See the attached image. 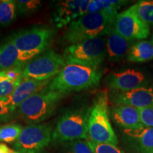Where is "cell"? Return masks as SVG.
Wrapping results in <instances>:
<instances>
[{
    "label": "cell",
    "mask_w": 153,
    "mask_h": 153,
    "mask_svg": "<svg viewBox=\"0 0 153 153\" xmlns=\"http://www.w3.org/2000/svg\"><path fill=\"white\" fill-rule=\"evenodd\" d=\"M116 17L104 12L84 15L69 24L62 36L63 42L70 45L108 36L114 28Z\"/></svg>",
    "instance_id": "1"
},
{
    "label": "cell",
    "mask_w": 153,
    "mask_h": 153,
    "mask_svg": "<svg viewBox=\"0 0 153 153\" xmlns=\"http://www.w3.org/2000/svg\"><path fill=\"white\" fill-rule=\"evenodd\" d=\"M101 71L98 68L80 65H65L51 81L48 87L54 91L69 93L97 87L100 82Z\"/></svg>",
    "instance_id": "2"
},
{
    "label": "cell",
    "mask_w": 153,
    "mask_h": 153,
    "mask_svg": "<svg viewBox=\"0 0 153 153\" xmlns=\"http://www.w3.org/2000/svg\"><path fill=\"white\" fill-rule=\"evenodd\" d=\"M68 94L51 90L48 86L19 106L18 112L20 117L28 125L41 123L54 114L60 101Z\"/></svg>",
    "instance_id": "3"
},
{
    "label": "cell",
    "mask_w": 153,
    "mask_h": 153,
    "mask_svg": "<svg viewBox=\"0 0 153 153\" xmlns=\"http://www.w3.org/2000/svg\"><path fill=\"white\" fill-rule=\"evenodd\" d=\"M108 111L107 91H99L90 107L88 119V138L95 143L117 145L118 140L111 124Z\"/></svg>",
    "instance_id": "4"
},
{
    "label": "cell",
    "mask_w": 153,
    "mask_h": 153,
    "mask_svg": "<svg viewBox=\"0 0 153 153\" xmlns=\"http://www.w3.org/2000/svg\"><path fill=\"white\" fill-rule=\"evenodd\" d=\"M54 30L46 26H34L10 36L18 49L19 62L24 67L30 61L46 51L51 45Z\"/></svg>",
    "instance_id": "5"
},
{
    "label": "cell",
    "mask_w": 153,
    "mask_h": 153,
    "mask_svg": "<svg viewBox=\"0 0 153 153\" xmlns=\"http://www.w3.org/2000/svg\"><path fill=\"white\" fill-rule=\"evenodd\" d=\"M90 107L66 112L57 122L52 135L53 144L87 140Z\"/></svg>",
    "instance_id": "6"
},
{
    "label": "cell",
    "mask_w": 153,
    "mask_h": 153,
    "mask_svg": "<svg viewBox=\"0 0 153 153\" xmlns=\"http://www.w3.org/2000/svg\"><path fill=\"white\" fill-rule=\"evenodd\" d=\"M106 56V42L104 38L88 39L68 45L63 51L65 64H76L98 68Z\"/></svg>",
    "instance_id": "7"
},
{
    "label": "cell",
    "mask_w": 153,
    "mask_h": 153,
    "mask_svg": "<svg viewBox=\"0 0 153 153\" xmlns=\"http://www.w3.org/2000/svg\"><path fill=\"white\" fill-rule=\"evenodd\" d=\"M65 65L62 55L50 50L38 55L24 67L22 77L37 80L53 79Z\"/></svg>",
    "instance_id": "8"
},
{
    "label": "cell",
    "mask_w": 153,
    "mask_h": 153,
    "mask_svg": "<svg viewBox=\"0 0 153 153\" xmlns=\"http://www.w3.org/2000/svg\"><path fill=\"white\" fill-rule=\"evenodd\" d=\"M52 130L49 123L28 125L14 143V149L20 153H42L52 140Z\"/></svg>",
    "instance_id": "9"
},
{
    "label": "cell",
    "mask_w": 153,
    "mask_h": 153,
    "mask_svg": "<svg viewBox=\"0 0 153 153\" xmlns=\"http://www.w3.org/2000/svg\"><path fill=\"white\" fill-rule=\"evenodd\" d=\"M114 30L130 41H142L150 36V26L141 20L131 9L117 14Z\"/></svg>",
    "instance_id": "10"
},
{
    "label": "cell",
    "mask_w": 153,
    "mask_h": 153,
    "mask_svg": "<svg viewBox=\"0 0 153 153\" xmlns=\"http://www.w3.org/2000/svg\"><path fill=\"white\" fill-rule=\"evenodd\" d=\"M89 3L90 0L59 1L53 13V22L57 28H62L70 24L73 21L87 14Z\"/></svg>",
    "instance_id": "11"
},
{
    "label": "cell",
    "mask_w": 153,
    "mask_h": 153,
    "mask_svg": "<svg viewBox=\"0 0 153 153\" xmlns=\"http://www.w3.org/2000/svg\"><path fill=\"white\" fill-rule=\"evenodd\" d=\"M107 84L113 91H126L149 86V79L143 72L128 69L111 72L108 76Z\"/></svg>",
    "instance_id": "12"
},
{
    "label": "cell",
    "mask_w": 153,
    "mask_h": 153,
    "mask_svg": "<svg viewBox=\"0 0 153 153\" xmlns=\"http://www.w3.org/2000/svg\"><path fill=\"white\" fill-rule=\"evenodd\" d=\"M110 99L114 104L128 105L137 108L153 106V86L126 91H112Z\"/></svg>",
    "instance_id": "13"
},
{
    "label": "cell",
    "mask_w": 153,
    "mask_h": 153,
    "mask_svg": "<svg viewBox=\"0 0 153 153\" xmlns=\"http://www.w3.org/2000/svg\"><path fill=\"white\" fill-rule=\"evenodd\" d=\"M123 140L131 153L153 152V128L123 130Z\"/></svg>",
    "instance_id": "14"
},
{
    "label": "cell",
    "mask_w": 153,
    "mask_h": 153,
    "mask_svg": "<svg viewBox=\"0 0 153 153\" xmlns=\"http://www.w3.org/2000/svg\"><path fill=\"white\" fill-rule=\"evenodd\" d=\"M52 80L53 79L37 80L25 78L17 86L11 94L4 101H5L15 111L24 101L47 87Z\"/></svg>",
    "instance_id": "15"
},
{
    "label": "cell",
    "mask_w": 153,
    "mask_h": 153,
    "mask_svg": "<svg viewBox=\"0 0 153 153\" xmlns=\"http://www.w3.org/2000/svg\"><path fill=\"white\" fill-rule=\"evenodd\" d=\"M114 123L124 130L137 129L143 127L138 109L124 104H114L110 110Z\"/></svg>",
    "instance_id": "16"
},
{
    "label": "cell",
    "mask_w": 153,
    "mask_h": 153,
    "mask_svg": "<svg viewBox=\"0 0 153 153\" xmlns=\"http://www.w3.org/2000/svg\"><path fill=\"white\" fill-rule=\"evenodd\" d=\"M133 41L126 39L116 33L114 28L107 36L106 41V55L111 62H118L128 55Z\"/></svg>",
    "instance_id": "17"
},
{
    "label": "cell",
    "mask_w": 153,
    "mask_h": 153,
    "mask_svg": "<svg viewBox=\"0 0 153 153\" xmlns=\"http://www.w3.org/2000/svg\"><path fill=\"white\" fill-rule=\"evenodd\" d=\"M19 66L21 65L18 49L9 37L7 41L0 43V70L4 71Z\"/></svg>",
    "instance_id": "18"
},
{
    "label": "cell",
    "mask_w": 153,
    "mask_h": 153,
    "mask_svg": "<svg viewBox=\"0 0 153 153\" xmlns=\"http://www.w3.org/2000/svg\"><path fill=\"white\" fill-rule=\"evenodd\" d=\"M152 59V44L143 40L133 42L127 55V60L132 62H145Z\"/></svg>",
    "instance_id": "19"
},
{
    "label": "cell",
    "mask_w": 153,
    "mask_h": 153,
    "mask_svg": "<svg viewBox=\"0 0 153 153\" xmlns=\"http://www.w3.org/2000/svg\"><path fill=\"white\" fill-rule=\"evenodd\" d=\"M127 3V1L122 0H90L87 14L104 12L107 14L117 16L118 11Z\"/></svg>",
    "instance_id": "20"
},
{
    "label": "cell",
    "mask_w": 153,
    "mask_h": 153,
    "mask_svg": "<svg viewBox=\"0 0 153 153\" xmlns=\"http://www.w3.org/2000/svg\"><path fill=\"white\" fill-rule=\"evenodd\" d=\"M18 14L16 1H0V27H7L16 19Z\"/></svg>",
    "instance_id": "21"
},
{
    "label": "cell",
    "mask_w": 153,
    "mask_h": 153,
    "mask_svg": "<svg viewBox=\"0 0 153 153\" xmlns=\"http://www.w3.org/2000/svg\"><path fill=\"white\" fill-rule=\"evenodd\" d=\"M130 9L145 23L153 26V0L139 1Z\"/></svg>",
    "instance_id": "22"
},
{
    "label": "cell",
    "mask_w": 153,
    "mask_h": 153,
    "mask_svg": "<svg viewBox=\"0 0 153 153\" xmlns=\"http://www.w3.org/2000/svg\"><path fill=\"white\" fill-rule=\"evenodd\" d=\"M24 128L16 123L0 126V142L15 143L19 138Z\"/></svg>",
    "instance_id": "23"
},
{
    "label": "cell",
    "mask_w": 153,
    "mask_h": 153,
    "mask_svg": "<svg viewBox=\"0 0 153 153\" xmlns=\"http://www.w3.org/2000/svg\"><path fill=\"white\" fill-rule=\"evenodd\" d=\"M23 79L13 81L0 72V100H5L11 94Z\"/></svg>",
    "instance_id": "24"
},
{
    "label": "cell",
    "mask_w": 153,
    "mask_h": 153,
    "mask_svg": "<svg viewBox=\"0 0 153 153\" xmlns=\"http://www.w3.org/2000/svg\"><path fill=\"white\" fill-rule=\"evenodd\" d=\"M18 14H30L37 11L41 7L39 0H18L16 1Z\"/></svg>",
    "instance_id": "25"
},
{
    "label": "cell",
    "mask_w": 153,
    "mask_h": 153,
    "mask_svg": "<svg viewBox=\"0 0 153 153\" xmlns=\"http://www.w3.org/2000/svg\"><path fill=\"white\" fill-rule=\"evenodd\" d=\"M67 153H94L88 140H76L67 143Z\"/></svg>",
    "instance_id": "26"
},
{
    "label": "cell",
    "mask_w": 153,
    "mask_h": 153,
    "mask_svg": "<svg viewBox=\"0 0 153 153\" xmlns=\"http://www.w3.org/2000/svg\"><path fill=\"white\" fill-rule=\"evenodd\" d=\"M89 140V143L94 153H125L117 145L109 143H99Z\"/></svg>",
    "instance_id": "27"
},
{
    "label": "cell",
    "mask_w": 153,
    "mask_h": 153,
    "mask_svg": "<svg viewBox=\"0 0 153 153\" xmlns=\"http://www.w3.org/2000/svg\"><path fill=\"white\" fill-rule=\"evenodd\" d=\"M137 109L143 125L145 127L153 128V106L140 108Z\"/></svg>",
    "instance_id": "28"
},
{
    "label": "cell",
    "mask_w": 153,
    "mask_h": 153,
    "mask_svg": "<svg viewBox=\"0 0 153 153\" xmlns=\"http://www.w3.org/2000/svg\"><path fill=\"white\" fill-rule=\"evenodd\" d=\"M14 111L4 100H0V123H6L13 118Z\"/></svg>",
    "instance_id": "29"
},
{
    "label": "cell",
    "mask_w": 153,
    "mask_h": 153,
    "mask_svg": "<svg viewBox=\"0 0 153 153\" xmlns=\"http://www.w3.org/2000/svg\"><path fill=\"white\" fill-rule=\"evenodd\" d=\"M14 150H11L7 145L0 143V153H12Z\"/></svg>",
    "instance_id": "30"
},
{
    "label": "cell",
    "mask_w": 153,
    "mask_h": 153,
    "mask_svg": "<svg viewBox=\"0 0 153 153\" xmlns=\"http://www.w3.org/2000/svg\"><path fill=\"white\" fill-rule=\"evenodd\" d=\"M152 45H153V34H152Z\"/></svg>",
    "instance_id": "31"
},
{
    "label": "cell",
    "mask_w": 153,
    "mask_h": 153,
    "mask_svg": "<svg viewBox=\"0 0 153 153\" xmlns=\"http://www.w3.org/2000/svg\"><path fill=\"white\" fill-rule=\"evenodd\" d=\"M12 153H20V152H16V151H14V152H13Z\"/></svg>",
    "instance_id": "32"
},
{
    "label": "cell",
    "mask_w": 153,
    "mask_h": 153,
    "mask_svg": "<svg viewBox=\"0 0 153 153\" xmlns=\"http://www.w3.org/2000/svg\"><path fill=\"white\" fill-rule=\"evenodd\" d=\"M0 72H1V70H0Z\"/></svg>",
    "instance_id": "33"
},
{
    "label": "cell",
    "mask_w": 153,
    "mask_h": 153,
    "mask_svg": "<svg viewBox=\"0 0 153 153\" xmlns=\"http://www.w3.org/2000/svg\"><path fill=\"white\" fill-rule=\"evenodd\" d=\"M152 153H153V152H152Z\"/></svg>",
    "instance_id": "34"
}]
</instances>
